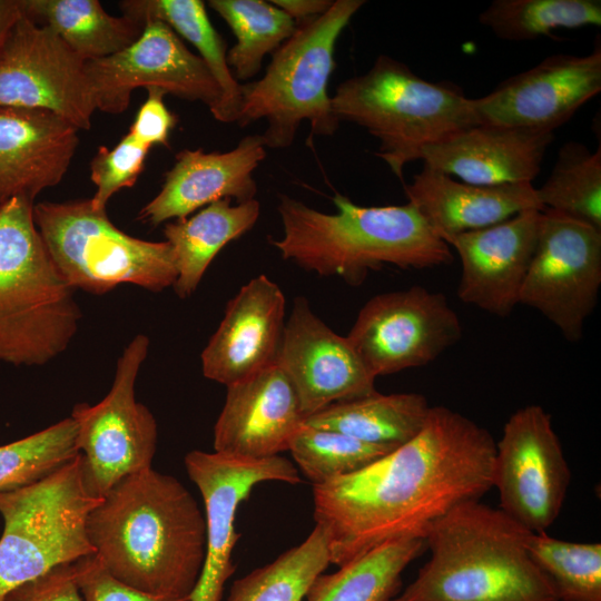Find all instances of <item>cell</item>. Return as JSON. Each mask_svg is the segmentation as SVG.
<instances>
[{
  "mask_svg": "<svg viewBox=\"0 0 601 601\" xmlns=\"http://www.w3.org/2000/svg\"><path fill=\"white\" fill-rule=\"evenodd\" d=\"M491 433L446 406H431L422 430L363 469L313 485L314 519L342 566L400 540H425L461 503L493 489Z\"/></svg>",
  "mask_w": 601,
  "mask_h": 601,
  "instance_id": "obj_1",
  "label": "cell"
},
{
  "mask_svg": "<svg viewBox=\"0 0 601 601\" xmlns=\"http://www.w3.org/2000/svg\"><path fill=\"white\" fill-rule=\"evenodd\" d=\"M95 554L118 580L148 593L189 597L206 553V522L174 476L151 467L120 480L91 510Z\"/></svg>",
  "mask_w": 601,
  "mask_h": 601,
  "instance_id": "obj_2",
  "label": "cell"
},
{
  "mask_svg": "<svg viewBox=\"0 0 601 601\" xmlns=\"http://www.w3.org/2000/svg\"><path fill=\"white\" fill-rule=\"evenodd\" d=\"M335 214L314 209L287 195L277 207L280 239L272 240L284 259L322 276H338L351 285L383 265L430 268L453 260L451 247L410 203L359 206L335 193Z\"/></svg>",
  "mask_w": 601,
  "mask_h": 601,
  "instance_id": "obj_3",
  "label": "cell"
},
{
  "mask_svg": "<svg viewBox=\"0 0 601 601\" xmlns=\"http://www.w3.org/2000/svg\"><path fill=\"white\" fill-rule=\"evenodd\" d=\"M530 533L499 508L461 503L433 524L430 560L390 601H559L530 555Z\"/></svg>",
  "mask_w": 601,
  "mask_h": 601,
  "instance_id": "obj_4",
  "label": "cell"
},
{
  "mask_svg": "<svg viewBox=\"0 0 601 601\" xmlns=\"http://www.w3.org/2000/svg\"><path fill=\"white\" fill-rule=\"evenodd\" d=\"M33 201L0 205V362L40 366L73 339L81 311L33 219Z\"/></svg>",
  "mask_w": 601,
  "mask_h": 601,
  "instance_id": "obj_5",
  "label": "cell"
},
{
  "mask_svg": "<svg viewBox=\"0 0 601 601\" xmlns=\"http://www.w3.org/2000/svg\"><path fill=\"white\" fill-rule=\"evenodd\" d=\"M341 121L365 128L380 141L376 156L403 180L405 165L432 145L473 126V99L450 82L427 81L405 63L380 56L363 75L343 81L332 97Z\"/></svg>",
  "mask_w": 601,
  "mask_h": 601,
  "instance_id": "obj_6",
  "label": "cell"
},
{
  "mask_svg": "<svg viewBox=\"0 0 601 601\" xmlns=\"http://www.w3.org/2000/svg\"><path fill=\"white\" fill-rule=\"evenodd\" d=\"M364 0H336L322 16L297 24L294 35L273 55L265 75L240 83L237 125L265 119L267 148L289 147L303 121L312 134L332 136L339 127L327 87L335 68L337 39Z\"/></svg>",
  "mask_w": 601,
  "mask_h": 601,
  "instance_id": "obj_7",
  "label": "cell"
},
{
  "mask_svg": "<svg viewBox=\"0 0 601 601\" xmlns=\"http://www.w3.org/2000/svg\"><path fill=\"white\" fill-rule=\"evenodd\" d=\"M33 219L61 277L72 289L105 294L120 284L161 292L178 273L169 244L124 233L90 199L41 201Z\"/></svg>",
  "mask_w": 601,
  "mask_h": 601,
  "instance_id": "obj_8",
  "label": "cell"
},
{
  "mask_svg": "<svg viewBox=\"0 0 601 601\" xmlns=\"http://www.w3.org/2000/svg\"><path fill=\"white\" fill-rule=\"evenodd\" d=\"M100 501L85 490L80 454L39 482L0 492V601L59 565L95 554L87 520Z\"/></svg>",
  "mask_w": 601,
  "mask_h": 601,
  "instance_id": "obj_9",
  "label": "cell"
},
{
  "mask_svg": "<svg viewBox=\"0 0 601 601\" xmlns=\"http://www.w3.org/2000/svg\"><path fill=\"white\" fill-rule=\"evenodd\" d=\"M149 349V338L136 335L118 358L108 394L97 404L75 405L81 479L85 490L102 499L120 480L151 467L157 423L136 401L135 384Z\"/></svg>",
  "mask_w": 601,
  "mask_h": 601,
  "instance_id": "obj_10",
  "label": "cell"
},
{
  "mask_svg": "<svg viewBox=\"0 0 601 601\" xmlns=\"http://www.w3.org/2000/svg\"><path fill=\"white\" fill-rule=\"evenodd\" d=\"M601 286V230L562 213L543 209L535 250L519 304L549 319L578 342Z\"/></svg>",
  "mask_w": 601,
  "mask_h": 601,
  "instance_id": "obj_11",
  "label": "cell"
},
{
  "mask_svg": "<svg viewBox=\"0 0 601 601\" xmlns=\"http://www.w3.org/2000/svg\"><path fill=\"white\" fill-rule=\"evenodd\" d=\"M462 331L442 293L412 286L370 298L346 338L376 378L432 363L461 339Z\"/></svg>",
  "mask_w": 601,
  "mask_h": 601,
  "instance_id": "obj_12",
  "label": "cell"
},
{
  "mask_svg": "<svg viewBox=\"0 0 601 601\" xmlns=\"http://www.w3.org/2000/svg\"><path fill=\"white\" fill-rule=\"evenodd\" d=\"M571 472L551 415L540 405L516 410L495 443L493 487L500 510L533 533L558 519Z\"/></svg>",
  "mask_w": 601,
  "mask_h": 601,
  "instance_id": "obj_13",
  "label": "cell"
},
{
  "mask_svg": "<svg viewBox=\"0 0 601 601\" xmlns=\"http://www.w3.org/2000/svg\"><path fill=\"white\" fill-rule=\"evenodd\" d=\"M96 109L119 115L130 105L137 88H159L189 101H200L217 117L221 92L198 55L165 22L144 23L140 37L126 49L85 61Z\"/></svg>",
  "mask_w": 601,
  "mask_h": 601,
  "instance_id": "obj_14",
  "label": "cell"
},
{
  "mask_svg": "<svg viewBox=\"0 0 601 601\" xmlns=\"http://www.w3.org/2000/svg\"><path fill=\"white\" fill-rule=\"evenodd\" d=\"M0 108L47 110L79 130L97 110L85 61L23 13L0 53Z\"/></svg>",
  "mask_w": 601,
  "mask_h": 601,
  "instance_id": "obj_15",
  "label": "cell"
},
{
  "mask_svg": "<svg viewBox=\"0 0 601 601\" xmlns=\"http://www.w3.org/2000/svg\"><path fill=\"white\" fill-rule=\"evenodd\" d=\"M185 467L204 501L206 553L190 601H221L227 580L235 572L231 554L239 539L235 518L239 504L262 482L297 484L296 465L276 455L263 460L242 459L218 452L194 450L186 454Z\"/></svg>",
  "mask_w": 601,
  "mask_h": 601,
  "instance_id": "obj_16",
  "label": "cell"
},
{
  "mask_svg": "<svg viewBox=\"0 0 601 601\" xmlns=\"http://www.w3.org/2000/svg\"><path fill=\"white\" fill-rule=\"evenodd\" d=\"M601 90V48L585 56L553 55L473 99L479 125L553 132Z\"/></svg>",
  "mask_w": 601,
  "mask_h": 601,
  "instance_id": "obj_17",
  "label": "cell"
},
{
  "mask_svg": "<svg viewBox=\"0 0 601 601\" xmlns=\"http://www.w3.org/2000/svg\"><path fill=\"white\" fill-rule=\"evenodd\" d=\"M277 365L292 383L305 418L376 391V378L346 336L329 328L302 296L295 298L285 323Z\"/></svg>",
  "mask_w": 601,
  "mask_h": 601,
  "instance_id": "obj_18",
  "label": "cell"
},
{
  "mask_svg": "<svg viewBox=\"0 0 601 601\" xmlns=\"http://www.w3.org/2000/svg\"><path fill=\"white\" fill-rule=\"evenodd\" d=\"M542 210L526 209L513 217L446 240L461 262L459 298L497 317L519 304L539 236Z\"/></svg>",
  "mask_w": 601,
  "mask_h": 601,
  "instance_id": "obj_19",
  "label": "cell"
},
{
  "mask_svg": "<svg viewBox=\"0 0 601 601\" xmlns=\"http://www.w3.org/2000/svg\"><path fill=\"white\" fill-rule=\"evenodd\" d=\"M285 323L279 286L266 275L250 279L228 302L201 352L204 376L228 386L276 365Z\"/></svg>",
  "mask_w": 601,
  "mask_h": 601,
  "instance_id": "obj_20",
  "label": "cell"
},
{
  "mask_svg": "<svg viewBox=\"0 0 601 601\" xmlns=\"http://www.w3.org/2000/svg\"><path fill=\"white\" fill-rule=\"evenodd\" d=\"M304 421L296 392L276 364L227 386L214 427V449L242 459L273 457L288 451Z\"/></svg>",
  "mask_w": 601,
  "mask_h": 601,
  "instance_id": "obj_21",
  "label": "cell"
},
{
  "mask_svg": "<svg viewBox=\"0 0 601 601\" xmlns=\"http://www.w3.org/2000/svg\"><path fill=\"white\" fill-rule=\"evenodd\" d=\"M266 157L262 135L244 137L226 152L184 149L165 174L160 191L138 214V219L157 226L169 219H184L220 199L238 204L255 199L254 170Z\"/></svg>",
  "mask_w": 601,
  "mask_h": 601,
  "instance_id": "obj_22",
  "label": "cell"
},
{
  "mask_svg": "<svg viewBox=\"0 0 601 601\" xmlns=\"http://www.w3.org/2000/svg\"><path fill=\"white\" fill-rule=\"evenodd\" d=\"M553 140L551 131L477 125L426 147L421 160L470 184H532Z\"/></svg>",
  "mask_w": 601,
  "mask_h": 601,
  "instance_id": "obj_23",
  "label": "cell"
},
{
  "mask_svg": "<svg viewBox=\"0 0 601 601\" xmlns=\"http://www.w3.org/2000/svg\"><path fill=\"white\" fill-rule=\"evenodd\" d=\"M79 129L41 109L0 108V205L57 186L79 145Z\"/></svg>",
  "mask_w": 601,
  "mask_h": 601,
  "instance_id": "obj_24",
  "label": "cell"
},
{
  "mask_svg": "<svg viewBox=\"0 0 601 601\" xmlns=\"http://www.w3.org/2000/svg\"><path fill=\"white\" fill-rule=\"evenodd\" d=\"M404 190L407 203L445 243L455 235L502 223L523 210L544 209L531 183L475 185L425 165L411 184L404 185Z\"/></svg>",
  "mask_w": 601,
  "mask_h": 601,
  "instance_id": "obj_25",
  "label": "cell"
},
{
  "mask_svg": "<svg viewBox=\"0 0 601 601\" xmlns=\"http://www.w3.org/2000/svg\"><path fill=\"white\" fill-rule=\"evenodd\" d=\"M260 205L256 199L231 205V199L214 201L191 217L167 223L164 228L177 268L173 285L180 298L198 287L207 267L229 242L256 224Z\"/></svg>",
  "mask_w": 601,
  "mask_h": 601,
  "instance_id": "obj_26",
  "label": "cell"
},
{
  "mask_svg": "<svg viewBox=\"0 0 601 601\" xmlns=\"http://www.w3.org/2000/svg\"><path fill=\"white\" fill-rule=\"evenodd\" d=\"M431 405L418 393L380 394L334 403L304 424L337 431L362 442L396 449L423 427Z\"/></svg>",
  "mask_w": 601,
  "mask_h": 601,
  "instance_id": "obj_27",
  "label": "cell"
},
{
  "mask_svg": "<svg viewBox=\"0 0 601 601\" xmlns=\"http://www.w3.org/2000/svg\"><path fill=\"white\" fill-rule=\"evenodd\" d=\"M22 13L47 28L83 61L112 56L141 35L144 26L108 13L98 0H20Z\"/></svg>",
  "mask_w": 601,
  "mask_h": 601,
  "instance_id": "obj_28",
  "label": "cell"
},
{
  "mask_svg": "<svg viewBox=\"0 0 601 601\" xmlns=\"http://www.w3.org/2000/svg\"><path fill=\"white\" fill-rule=\"evenodd\" d=\"M122 16L140 23L157 19L189 41L216 80L220 92V109L215 118L220 122H237L242 107L240 83L227 63L224 38L211 24L206 6L200 0H125L119 2Z\"/></svg>",
  "mask_w": 601,
  "mask_h": 601,
  "instance_id": "obj_29",
  "label": "cell"
},
{
  "mask_svg": "<svg viewBox=\"0 0 601 601\" xmlns=\"http://www.w3.org/2000/svg\"><path fill=\"white\" fill-rule=\"evenodd\" d=\"M423 540H400L383 544L319 574L309 587L306 601H390L400 590L405 568L424 550Z\"/></svg>",
  "mask_w": 601,
  "mask_h": 601,
  "instance_id": "obj_30",
  "label": "cell"
},
{
  "mask_svg": "<svg viewBox=\"0 0 601 601\" xmlns=\"http://www.w3.org/2000/svg\"><path fill=\"white\" fill-rule=\"evenodd\" d=\"M236 37L227 50V63L236 80L252 79L262 69L266 55H273L297 29V23L270 1L209 0Z\"/></svg>",
  "mask_w": 601,
  "mask_h": 601,
  "instance_id": "obj_31",
  "label": "cell"
},
{
  "mask_svg": "<svg viewBox=\"0 0 601 601\" xmlns=\"http://www.w3.org/2000/svg\"><path fill=\"white\" fill-rule=\"evenodd\" d=\"M329 564L327 535L316 524L300 544L235 580L227 601H304L314 580Z\"/></svg>",
  "mask_w": 601,
  "mask_h": 601,
  "instance_id": "obj_32",
  "label": "cell"
},
{
  "mask_svg": "<svg viewBox=\"0 0 601 601\" xmlns=\"http://www.w3.org/2000/svg\"><path fill=\"white\" fill-rule=\"evenodd\" d=\"M536 196L544 209L601 230V148L591 151L578 141L563 144Z\"/></svg>",
  "mask_w": 601,
  "mask_h": 601,
  "instance_id": "obj_33",
  "label": "cell"
},
{
  "mask_svg": "<svg viewBox=\"0 0 601 601\" xmlns=\"http://www.w3.org/2000/svg\"><path fill=\"white\" fill-rule=\"evenodd\" d=\"M479 22L505 41H528L559 28L601 24L600 0H494Z\"/></svg>",
  "mask_w": 601,
  "mask_h": 601,
  "instance_id": "obj_34",
  "label": "cell"
},
{
  "mask_svg": "<svg viewBox=\"0 0 601 601\" xmlns=\"http://www.w3.org/2000/svg\"><path fill=\"white\" fill-rule=\"evenodd\" d=\"M528 549L559 601H601L600 542H571L531 532Z\"/></svg>",
  "mask_w": 601,
  "mask_h": 601,
  "instance_id": "obj_35",
  "label": "cell"
},
{
  "mask_svg": "<svg viewBox=\"0 0 601 601\" xmlns=\"http://www.w3.org/2000/svg\"><path fill=\"white\" fill-rule=\"evenodd\" d=\"M80 454L71 416L19 441L0 446V492L49 476Z\"/></svg>",
  "mask_w": 601,
  "mask_h": 601,
  "instance_id": "obj_36",
  "label": "cell"
},
{
  "mask_svg": "<svg viewBox=\"0 0 601 601\" xmlns=\"http://www.w3.org/2000/svg\"><path fill=\"white\" fill-rule=\"evenodd\" d=\"M393 450L306 424L296 432L288 449L296 467L313 485L354 473Z\"/></svg>",
  "mask_w": 601,
  "mask_h": 601,
  "instance_id": "obj_37",
  "label": "cell"
},
{
  "mask_svg": "<svg viewBox=\"0 0 601 601\" xmlns=\"http://www.w3.org/2000/svg\"><path fill=\"white\" fill-rule=\"evenodd\" d=\"M150 147L130 132L112 148L100 146L90 162V179L96 194L90 198L96 210H106L108 200L120 189L131 187L144 170Z\"/></svg>",
  "mask_w": 601,
  "mask_h": 601,
  "instance_id": "obj_38",
  "label": "cell"
},
{
  "mask_svg": "<svg viewBox=\"0 0 601 601\" xmlns=\"http://www.w3.org/2000/svg\"><path fill=\"white\" fill-rule=\"evenodd\" d=\"M75 578L82 601H190L189 597L156 595L115 578L96 554L73 562Z\"/></svg>",
  "mask_w": 601,
  "mask_h": 601,
  "instance_id": "obj_39",
  "label": "cell"
},
{
  "mask_svg": "<svg viewBox=\"0 0 601 601\" xmlns=\"http://www.w3.org/2000/svg\"><path fill=\"white\" fill-rule=\"evenodd\" d=\"M2 601H82L73 563L59 565L14 588Z\"/></svg>",
  "mask_w": 601,
  "mask_h": 601,
  "instance_id": "obj_40",
  "label": "cell"
},
{
  "mask_svg": "<svg viewBox=\"0 0 601 601\" xmlns=\"http://www.w3.org/2000/svg\"><path fill=\"white\" fill-rule=\"evenodd\" d=\"M146 90L147 99L128 132L150 148L155 145L169 147V135L177 124V117L165 105L164 97L167 93L162 89L150 87Z\"/></svg>",
  "mask_w": 601,
  "mask_h": 601,
  "instance_id": "obj_41",
  "label": "cell"
},
{
  "mask_svg": "<svg viewBox=\"0 0 601 601\" xmlns=\"http://www.w3.org/2000/svg\"><path fill=\"white\" fill-rule=\"evenodd\" d=\"M297 24L324 14L333 4L331 0H270Z\"/></svg>",
  "mask_w": 601,
  "mask_h": 601,
  "instance_id": "obj_42",
  "label": "cell"
},
{
  "mask_svg": "<svg viewBox=\"0 0 601 601\" xmlns=\"http://www.w3.org/2000/svg\"><path fill=\"white\" fill-rule=\"evenodd\" d=\"M21 17L20 0H0V53L12 28Z\"/></svg>",
  "mask_w": 601,
  "mask_h": 601,
  "instance_id": "obj_43",
  "label": "cell"
}]
</instances>
